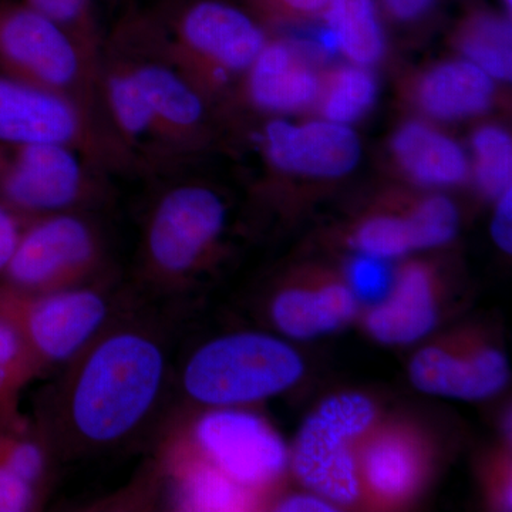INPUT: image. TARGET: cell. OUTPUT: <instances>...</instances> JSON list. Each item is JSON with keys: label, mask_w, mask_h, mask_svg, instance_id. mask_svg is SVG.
Listing matches in <instances>:
<instances>
[{"label": "cell", "mask_w": 512, "mask_h": 512, "mask_svg": "<svg viewBox=\"0 0 512 512\" xmlns=\"http://www.w3.org/2000/svg\"><path fill=\"white\" fill-rule=\"evenodd\" d=\"M37 429L63 456L109 453L140 436L163 404L168 355L150 323L117 316L63 367Z\"/></svg>", "instance_id": "1"}, {"label": "cell", "mask_w": 512, "mask_h": 512, "mask_svg": "<svg viewBox=\"0 0 512 512\" xmlns=\"http://www.w3.org/2000/svg\"><path fill=\"white\" fill-rule=\"evenodd\" d=\"M158 47L208 100L234 92L269 37L231 0H168L143 15Z\"/></svg>", "instance_id": "2"}, {"label": "cell", "mask_w": 512, "mask_h": 512, "mask_svg": "<svg viewBox=\"0 0 512 512\" xmlns=\"http://www.w3.org/2000/svg\"><path fill=\"white\" fill-rule=\"evenodd\" d=\"M227 222V204L210 185L183 181L164 188L144 221V281L164 292L183 288L220 249Z\"/></svg>", "instance_id": "3"}, {"label": "cell", "mask_w": 512, "mask_h": 512, "mask_svg": "<svg viewBox=\"0 0 512 512\" xmlns=\"http://www.w3.org/2000/svg\"><path fill=\"white\" fill-rule=\"evenodd\" d=\"M303 372L301 355L285 340L235 332L191 353L181 370V387L200 406L245 407L291 389Z\"/></svg>", "instance_id": "4"}, {"label": "cell", "mask_w": 512, "mask_h": 512, "mask_svg": "<svg viewBox=\"0 0 512 512\" xmlns=\"http://www.w3.org/2000/svg\"><path fill=\"white\" fill-rule=\"evenodd\" d=\"M99 66V60L42 13L22 0H0V72L69 97L104 123Z\"/></svg>", "instance_id": "5"}, {"label": "cell", "mask_w": 512, "mask_h": 512, "mask_svg": "<svg viewBox=\"0 0 512 512\" xmlns=\"http://www.w3.org/2000/svg\"><path fill=\"white\" fill-rule=\"evenodd\" d=\"M376 421V404L366 394L338 393L323 400L303 421L289 451L293 476L336 507L359 503L357 447Z\"/></svg>", "instance_id": "6"}, {"label": "cell", "mask_w": 512, "mask_h": 512, "mask_svg": "<svg viewBox=\"0 0 512 512\" xmlns=\"http://www.w3.org/2000/svg\"><path fill=\"white\" fill-rule=\"evenodd\" d=\"M0 312L16 323L42 372L72 362L117 318L107 276L40 293L0 286Z\"/></svg>", "instance_id": "7"}, {"label": "cell", "mask_w": 512, "mask_h": 512, "mask_svg": "<svg viewBox=\"0 0 512 512\" xmlns=\"http://www.w3.org/2000/svg\"><path fill=\"white\" fill-rule=\"evenodd\" d=\"M104 171L63 144H0V202L26 220L89 211L106 197Z\"/></svg>", "instance_id": "8"}, {"label": "cell", "mask_w": 512, "mask_h": 512, "mask_svg": "<svg viewBox=\"0 0 512 512\" xmlns=\"http://www.w3.org/2000/svg\"><path fill=\"white\" fill-rule=\"evenodd\" d=\"M106 276V242L99 225L89 211H66L26 222L0 286L40 293Z\"/></svg>", "instance_id": "9"}, {"label": "cell", "mask_w": 512, "mask_h": 512, "mask_svg": "<svg viewBox=\"0 0 512 512\" xmlns=\"http://www.w3.org/2000/svg\"><path fill=\"white\" fill-rule=\"evenodd\" d=\"M168 436L261 501L289 467V450L278 431L245 407H207Z\"/></svg>", "instance_id": "10"}, {"label": "cell", "mask_w": 512, "mask_h": 512, "mask_svg": "<svg viewBox=\"0 0 512 512\" xmlns=\"http://www.w3.org/2000/svg\"><path fill=\"white\" fill-rule=\"evenodd\" d=\"M63 144L106 170H130L109 128L82 104L0 72V144Z\"/></svg>", "instance_id": "11"}, {"label": "cell", "mask_w": 512, "mask_h": 512, "mask_svg": "<svg viewBox=\"0 0 512 512\" xmlns=\"http://www.w3.org/2000/svg\"><path fill=\"white\" fill-rule=\"evenodd\" d=\"M111 42L130 63L175 156H187L204 146L211 134V101L164 55L147 29L143 15L128 19Z\"/></svg>", "instance_id": "12"}, {"label": "cell", "mask_w": 512, "mask_h": 512, "mask_svg": "<svg viewBox=\"0 0 512 512\" xmlns=\"http://www.w3.org/2000/svg\"><path fill=\"white\" fill-rule=\"evenodd\" d=\"M410 382L420 392L447 399H490L507 386L510 365L504 350L473 332L446 336L417 350Z\"/></svg>", "instance_id": "13"}, {"label": "cell", "mask_w": 512, "mask_h": 512, "mask_svg": "<svg viewBox=\"0 0 512 512\" xmlns=\"http://www.w3.org/2000/svg\"><path fill=\"white\" fill-rule=\"evenodd\" d=\"M99 96L104 123L130 168L161 170L178 158L167 143L123 52L104 43L99 66Z\"/></svg>", "instance_id": "14"}, {"label": "cell", "mask_w": 512, "mask_h": 512, "mask_svg": "<svg viewBox=\"0 0 512 512\" xmlns=\"http://www.w3.org/2000/svg\"><path fill=\"white\" fill-rule=\"evenodd\" d=\"M431 461L429 441L412 424L376 421L357 447L362 498L377 507H402L427 484Z\"/></svg>", "instance_id": "15"}, {"label": "cell", "mask_w": 512, "mask_h": 512, "mask_svg": "<svg viewBox=\"0 0 512 512\" xmlns=\"http://www.w3.org/2000/svg\"><path fill=\"white\" fill-rule=\"evenodd\" d=\"M261 148L266 163L278 173L309 180H338L356 170L362 143L350 126L328 120L265 124Z\"/></svg>", "instance_id": "16"}, {"label": "cell", "mask_w": 512, "mask_h": 512, "mask_svg": "<svg viewBox=\"0 0 512 512\" xmlns=\"http://www.w3.org/2000/svg\"><path fill=\"white\" fill-rule=\"evenodd\" d=\"M443 285L439 268L421 259L404 262L394 271L386 298L367 311V335L387 346L419 342L439 325Z\"/></svg>", "instance_id": "17"}, {"label": "cell", "mask_w": 512, "mask_h": 512, "mask_svg": "<svg viewBox=\"0 0 512 512\" xmlns=\"http://www.w3.org/2000/svg\"><path fill=\"white\" fill-rule=\"evenodd\" d=\"M319 89L320 73L298 43L269 39L235 93L261 113L289 114L315 106Z\"/></svg>", "instance_id": "18"}, {"label": "cell", "mask_w": 512, "mask_h": 512, "mask_svg": "<svg viewBox=\"0 0 512 512\" xmlns=\"http://www.w3.org/2000/svg\"><path fill=\"white\" fill-rule=\"evenodd\" d=\"M357 303L342 275L320 272L282 286L272 298L269 316L285 336L309 340L348 325Z\"/></svg>", "instance_id": "19"}, {"label": "cell", "mask_w": 512, "mask_h": 512, "mask_svg": "<svg viewBox=\"0 0 512 512\" xmlns=\"http://www.w3.org/2000/svg\"><path fill=\"white\" fill-rule=\"evenodd\" d=\"M410 97L430 119L460 121L487 113L497 97V84L466 59L447 60L417 76Z\"/></svg>", "instance_id": "20"}, {"label": "cell", "mask_w": 512, "mask_h": 512, "mask_svg": "<svg viewBox=\"0 0 512 512\" xmlns=\"http://www.w3.org/2000/svg\"><path fill=\"white\" fill-rule=\"evenodd\" d=\"M390 153L404 177L421 187H456L471 173L463 147L420 120L407 121L394 131Z\"/></svg>", "instance_id": "21"}, {"label": "cell", "mask_w": 512, "mask_h": 512, "mask_svg": "<svg viewBox=\"0 0 512 512\" xmlns=\"http://www.w3.org/2000/svg\"><path fill=\"white\" fill-rule=\"evenodd\" d=\"M451 43L461 59L476 64L495 82H511L512 26L507 13L471 6L454 26Z\"/></svg>", "instance_id": "22"}, {"label": "cell", "mask_w": 512, "mask_h": 512, "mask_svg": "<svg viewBox=\"0 0 512 512\" xmlns=\"http://www.w3.org/2000/svg\"><path fill=\"white\" fill-rule=\"evenodd\" d=\"M323 20L333 46L349 63L372 67L383 59L386 35L377 0H332Z\"/></svg>", "instance_id": "23"}, {"label": "cell", "mask_w": 512, "mask_h": 512, "mask_svg": "<svg viewBox=\"0 0 512 512\" xmlns=\"http://www.w3.org/2000/svg\"><path fill=\"white\" fill-rule=\"evenodd\" d=\"M379 83L370 67L339 64L320 74L315 107L320 119L350 126L375 106Z\"/></svg>", "instance_id": "24"}, {"label": "cell", "mask_w": 512, "mask_h": 512, "mask_svg": "<svg viewBox=\"0 0 512 512\" xmlns=\"http://www.w3.org/2000/svg\"><path fill=\"white\" fill-rule=\"evenodd\" d=\"M42 373L16 323L0 312V426L20 419L19 396Z\"/></svg>", "instance_id": "25"}, {"label": "cell", "mask_w": 512, "mask_h": 512, "mask_svg": "<svg viewBox=\"0 0 512 512\" xmlns=\"http://www.w3.org/2000/svg\"><path fill=\"white\" fill-rule=\"evenodd\" d=\"M349 245L357 254L375 258H402L416 252L409 211H375L357 222L350 232Z\"/></svg>", "instance_id": "26"}, {"label": "cell", "mask_w": 512, "mask_h": 512, "mask_svg": "<svg viewBox=\"0 0 512 512\" xmlns=\"http://www.w3.org/2000/svg\"><path fill=\"white\" fill-rule=\"evenodd\" d=\"M53 451L42 431L22 419L0 426V461L43 494Z\"/></svg>", "instance_id": "27"}, {"label": "cell", "mask_w": 512, "mask_h": 512, "mask_svg": "<svg viewBox=\"0 0 512 512\" xmlns=\"http://www.w3.org/2000/svg\"><path fill=\"white\" fill-rule=\"evenodd\" d=\"M474 181L488 200H497L512 187V140L510 133L497 124H485L471 137Z\"/></svg>", "instance_id": "28"}, {"label": "cell", "mask_w": 512, "mask_h": 512, "mask_svg": "<svg viewBox=\"0 0 512 512\" xmlns=\"http://www.w3.org/2000/svg\"><path fill=\"white\" fill-rule=\"evenodd\" d=\"M417 251L450 244L460 231L457 205L443 194H429L407 204Z\"/></svg>", "instance_id": "29"}, {"label": "cell", "mask_w": 512, "mask_h": 512, "mask_svg": "<svg viewBox=\"0 0 512 512\" xmlns=\"http://www.w3.org/2000/svg\"><path fill=\"white\" fill-rule=\"evenodd\" d=\"M22 2L66 30L89 55L100 62L106 40L101 35L96 0H22Z\"/></svg>", "instance_id": "30"}, {"label": "cell", "mask_w": 512, "mask_h": 512, "mask_svg": "<svg viewBox=\"0 0 512 512\" xmlns=\"http://www.w3.org/2000/svg\"><path fill=\"white\" fill-rule=\"evenodd\" d=\"M343 278L357 302L373 306L386 298L392 288L394 271L386 259L356 254L346 264Z\"/></svg>", "instance_id": "31"}, {"label": "cell", "mask_w": 512, "mask_h": 512, "mask_svg": "<svg viewBox=\"0 0 512 512\" xmlns=\"http://www.w3.org/2000/svg\"><path fill=\"white\" fill-rule=\"evenodd\" d=\"M332 0H249L247 8L264 25H292L323 19Z\"/></svg>", "instance_id": "32"}, {"label": "cell", "mask_w": 512, "mask_h": 512, "mask_svg": "<svg viewBox=\"0 0 512 512\" xmlns=\"http://www.w3.org/2000/svg\"><path fill=\"white\" fill-rule=\"evenodd\" d=\"M42 493L0 461V512L35 510Z\"/></svg>", "instance_id": "33"}, {"label": "cell", "mask_w": 512, "mask_h": 512, "mask_svg": "<svg viewBox=\"0 0 512 512\" xmlns=\"http://www.w3.org/2000/svg\"><path fill=\"white\" fill-rule=\"evenodd\" d=\"M440 0H377L383 19L397 25H416L429 18Z\"/></svg>", "instance_id": "34"}, {"label": "cell", "mask_w": 512, "mask_h": 512, "mask_svg": "<svg viewBox=\"0 0 512 512\" xmlns=\"http://www.w3.org/2000/svg\"><path fill=\"white\" fill-rule=\"evenodd\" d=\"M26 222V218L0 202V276L15 254Z\"/></svg>", "instance_id": "35"}, {"label": "cell", "mask_w": 512, "mask_h": 512, "mask_svg": "<svg viewBox=\"0 0 512 512\" xmlns=\"http://www.w3.org/2000/svg\"><path fill=\"white\" fill-rule=\"evenodd\" d=\"M488 497L497 510H511V470L507 454L498 456L490 468Z\"/></svg>", "instance_id": "36"}, {"label": "cell", "mask_w": 512, "mask_h": 512, "mask_svg": "<svg viewBox=\"0 0 512 512\" xmlns=\"http://www.w3.org/2000/svg\"><path fill=\"white\" fill-rule=\"evenodd\" d=\"M491 237L504 254L512 252V187L495 200Z\"/></svg>", "instance_id": "37"}, {"label": "cell", "mask_w": 512, "mask_h": 512, "mask_svg": "<svg viewBox=\"0 0 512 512\" xmlns=\"http://www.w3.org/2000/svg\"><path fill=\"white\" fill-rule=\"evenodd\" d=\"M275 511L281 512H333L338 511L335 504L326 498L306 490V493L286 495L275 504Z\"/></svg>", "instance_id": "38"}, {"label": "cell", "mask_w": 512, "mask_h": 512, "mask_svg": "<svg viewBox=\"0 0 512 512\" xmlns=\"http://www.w3.org/2000/svg\"><path fill=\"white\" fill-rule=\"evenodd\" d=\"M501 5H503V12L507 13V15L511 16L512 10V0H500Z\"/></svg>", "instance_id": "39"}, {"label": "cell", "mask_w": 512, "mask_h": 512, "mask_svg": "<svg viewBox=\"0 0 512 512\" xmlns=\"http://www.w3.org/2000/svg\"><path fill=\"white\" fill-rule=\"evenodd\" d=\"M245 5H248L249 0H244Z\"/></svg>", "instance_id": "40"}]
</instances>
